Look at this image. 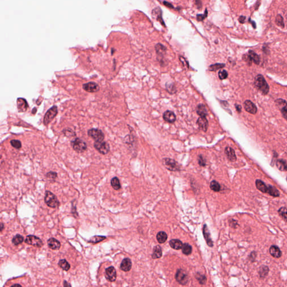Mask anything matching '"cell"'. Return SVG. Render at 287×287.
<instances>
[{
    "mask_svg": "<svg viewBox=\"0 0 287 287\" xmlns=\"http://www.w3.org/2000/svg\"><path fill=\"white\" fill-rule=\"evenodd\" d=\"M255 184L257 189L263 193L268 194L273 197H278L280 196L279 191L276 189V187L270 184L266 185L261 179H256Z\"/></svg>",
    "mask_w": 287,
    "mask_h": 287,
    "instance_id": "cell-1",
    "label": "cell"
},
{
    "mask_svg": "<svg viewBox=\"0 0 287 287\" xmlns=\"http://www.w3.org/2000/svg\"><path fill=\"white\" fill-rule=\"evenodd\" d=\"M255 85L263 94L266 95L269 92V86L263 75H258L255 77Z\"/></svg>",
    "mask_w": 287,
    "mask_h": 287,
    "instance_id": "cell-2",
    "label": "cell"
},
{
    "mask_svg": "<svg viewBox=\"0 0 287 287\" xmlns=\"http://www.w3.org/2000/svg\"><path fill=\"white\" fill-rule=\"evenodd\" d=\"M44 201L48 207L56 208L60 206V203L57 196L50 191H46L44 196Z\"/></svg>",
    "mask_w": 287,
    "mask_h": 287,
    "instance_id": "cell-3",
    "label": "cell"
},
{
    "mask_svg": "<svg viewBox=\"0 0 287 287\" xmlns=\"http://www.w3.org/2000/svg\"><path fill=\"white\" fill-rule=\"evenodd\" d=\"M71 145L74 150L77 153H83L87 149L86 143L79 138H76L71 141Z\"/></svg>",
    "mask_w": 287,
    "mask_h": 287,
    "instance_id": "cell-4",
    "label": "cell"
},
{
    "mask_svg": "<svg viewBox=\"0 0 287 287\" xmlns=\"http://www.w3.org/2000/svg\"><path fill=\"white\" fill-rule=\"evenodd\" d=\"M57 107L56 105L53 106L51 108L48 109L44 117V119H43L44 124L46 126L48 125L57 116Z\"/></svg>",
    "mask_w": 287,
    "mask_h": 287,
    "instance_id": "cell-5",
    "label": "cell"
},
{
    "mask_svg": "<svg viewBox=\"0 0 287 287\" xmlns=\"http://www.w3.org/2000/svg\"><path fill=\"white\" fill-rule=\"evenodd\" d=\"M175 278L178 283L182 286L186 285L189 280L187 272L182 269H179L177 270L175 276Z\"/></svg>",
    "mask_w": 287,
    "mask_h": 287,
    "instance_id": "cell-6",
    "label": "cell"
},
{
    "mask_svg": "<svg viewBox=\"0 0 287 287\" xmlns=\"http://www.w3.org/2000/svg\"><path fill=\"white\" fill-rule=\"evenodd\" d=\"M94 147L95 148L99 153L105 155L109 153L110 147L109 144L104 140L95 141L94 143Z\"/></svg>",
    "mask_w": 287,
    "mask_h": 287,
    "instance_id": "cell-7",
    "label": "cell"
},
{
    "mask_svg": "<svg viewBox=\"0 0 287 287\" xmlns=\"http://www.w3.org/2000/svg\"><path fill=\"white\" fill-rule=\"evenodd\" d=\"M88 135L94 139L95 141H103L104 138V134L102 130L97 128H92L88 130Z\"/></svg>",
    "mask_w": 287,
    "mask_h": 287,
    "instance_id": "cell-8",
    "label": "cell"
},
{
    "mask_svg": "<svg viewBox=\"0 0 287 287\" xmlns=\"http://www.w3.org/2000/svg\"><path fill=\"white\" fill-rule=\"evenodd\" d=\"M163 163L166 168L171 171H177L180 170V166L176 161L170 158L163 159Z\"/></svg>",
    "mask_w": 287,
    "mask_h": 287,
    "instance_id": "cell-9",
    "label": "cell"
},
{
    "mask_svg": "<svg viewBox=\"0 0 287 287\" xmlns=\"http://www.w3.org/2000/svg\"><path fill=\"white\" fill-rule=\"evenodd\" d=\"M25 242L31 246L37 247H41L43 245V243L40 238L35 235H29L26 237Z\"/></svg>",
    "mask_w": 287,
    "mask_h": 287,
    "instance_id": "cell-10",
    "label": "cell"
},
{
    "mask_svg": "<svg viewBox=\"0 0 287 287\" xmlns=\"http://www.w3.org/2000/svg\"><path fill=\"white\" fill-rule=\"evenodd\" d=\"M105 276L106 279L110 282L115 281L117 278V273L115 268L112 266L105 269Z\"/></svg>",
    "mask_w": 287,
    "mask_h": 287,
    "instance_id": "cell-11",
    "label": "cell"
},
{
    "mask_svg": "<svg viewBox=\"0 0 287 287\" xmlns=\"http://www.w3.org/2000/svg\"><path fill=\"white\" fill-rule=\"evenodd\" d=\"M83 89L89 93H96L100 90L99 85L94 82H89L83 84Z\"/></svg>",
    "mask_w": 287,
    "mask_h": 287,
    "instance_id": "cell-12",
    "label": "cell"
},
{
    "mask_svg": "<svg viewBox=\"0 0 287 287\" xmlns=\"http://www.w3.org/2000/svg\"><path fill=\"white\" fill-rule=\"evenodd\" d=\"M276 105L281 109V113L284 118L287 120V103L285 100L282 99H277L276 101Z\"/></svg>",
    "mask_w": 287,
    "mask_h": 287,
    "instance_id": "cell-13",
    "label": "cell"
},
{
    "mask_svg": "<svg viewBox=\"0 0 287 287\" xmlns=\"http://www.w3.org/2000/svg\"><path fill=\"white\" fill-rule=\"evenodd\" d=\"M244 108L250 113L255 115L257 113L258 109L255 104L250 100H247L244 103Z\"/></svg>",
    "mask_w": 287,
    "mask_h": 287,
    "instance_id": "cell-14",
    "label": "cell"
},
{
    "mask_svg": "<svg viewBox=\"0 0 287 287\" xmlns=\"http://www.w3.org/2000/svg\"><path fill=\"white\" fill-rule=\"evenodd\" d=\"M155 50L158 57H159V61H161V60L163 59L164 56L166 53V47L161 43H158L155 45Z\"/></svg>",
    "mask_w": 287,
    "mask_h": 287,
    "instance_id": "cell-15",
    "label": "cell"
},
{
    "mask_svg": "<svg viewBox=\"0 0 287 287\" xmlns=\"http://www.w3.org/2000/svg\"><path fill=\"white\" fill-rule=\"evenodd\" d=\"M17 107L19 112H24L28 108V104L24 98H19L17 99Z\"/></svg>",
    "mask_w": 287,
    "mask_h": 287,
    "instance_id": "cell-16",
    "label": "cell"
},
{
    "mask_svg": "<svg viewBox=\"0 0 287 287\" xmlns=\"http://www.w3.org/2000/svg\"><path fill=\"white\" fill-rule=\"evenodd\" d=\"M202 232H203V235H204V238L206 241V242H207V245L209 246V247H213L214 246V244H213V241L211 238V236H210V233L209 232V230H208L207 228V225L206 224H204V227H203V230H202Z\"/></svg>",
    "mask_w": 287,
    "mask_h": 287,
    "instance_id": "cell-17",
    "label": "cell"
},
{
    "mask_svg": "<svg viewBox=\"0 0 287 287\" xmlns=\"http://www.w3.org/2000/svg\"><path fill=\"white\" fill-rule=\"evenodd\" d=\"M47 244L48 247L53 250H58L61 247V243L57 240L55 238H50L47 241Z\"/></svg>",
    "mask_w": 287,
    "mask_h": 287,
    "instance_id": "cell-18",
    "label": "cell"
},
{
    "mask_svg": "<svg viewBox=\"0 0 287 287\" xmlns=\"http://www.w3.org/2000/svg\"><path fill=\"white\" fill-rule=\"evenodd\" d=\"M163 117L164 121L171 123H174L176 120V115L173 112L170 110L166 111L163 114Z\"/></svg>",
    "mask_w": 287,
    "mask_h": 287,
    "instance_id": "cell-19",
    "label": "cell"
},
{
    "mask_svg": "<svg viewBox=\"0 0 287 287\" xmlns=\"http://www.w3.org/2000/svg\"><path fill=\"white\" fill-rule=\"evenodd\" d=\"M132 268V262L129 258H124L120 265V269L123 271L127 272L131 270Z\"/></svg>",
    "mask_w": 287,
    "mask_h": 287,
    "instance_id": "cell-20",
    "label": "cell"
},
{
    "mask_svg": "<svg viewBox=\"0 0 287 287\" xmlns=\"http://www.w3.org/2000/svg\"><path fill=\"white\" fill-rule=\"evenodd\" d=\"M197 124L201 130L204 131H207L209 126L208 121L206 117H200L197 121Z\"/></svg>",
    "mask_w": 287,
    "mask_h": 287,
    "instance_id": "cell-21",
    "label": "cell"
},
{
    "mask_svg": "<svg viewBox=\"0 0 287 287\" xmlns=\"http://www.w3.org/2000/svg\"><path fill=\"white\" fill-rule=\"evenodd\" d=\"M152 15L158 21H159L163 25L165 26L164 22L162 19V12L161 10V8L156 7L152 11Z\"/></svg>",
    "mask_w": 287,
    "mask_h": 287,
    "instance_id": "cell-22",
    "label": "cell"
},
{
    "mask_svg": "<svg viewBox=\"0 0 287 287\" xmlns=\"http://www.w3.org/2000/svg\"><path fill=\"white\" fill-rule=\"evenodd\" d=\"M225 154L227 158L231 161H235L237 159L235 151L230 147H226L225 149Z\"/></svg>",
    "mask_w": 287,
    "mask_h": 287,
    "instance_id": "cell-23",
    "label": "cell"
},
{
    "mask_svg": "<svg viewBox=\"0 0 287 287\" xmlns=\"http://www.w3.org/2000/svg\"><path fill=\"white\" fill-rule=\"evenodd\" d=\"M269 253L270 255L275 258H279L281 256L282 253L280 248L276 245H273L269 248Z\"/></svg>",
    "mask_w": 287,
    "mask_h": 287,
    "instance_id": "cell-24",
    "label": "cell"
},
{
    "mask_svg": "<svg viewBox=\"0 0 287 287\" xmlns=\"http://www.w3.org/2000/svg\"><path fill=\"white\" fill-rule=\"evenodd\" d=\"M196 112L200 117H206L207 115V111L205 105L203 104H200L196 108Z\"/></svg>",
    "mask_w": 287,
    "mask_h": 287,
    "instance_id": "cell-25",
    "label": "cell"
},
{
    "mask_svg": "<svg viewBox=\"0 0 287 287\" xmlns=\"http://www.w3.org/2000/svg\"><path fill=\"white\" fill-rule=\"evenodd\" d=\"M169 245L174 250H178L182 248V247L183 246L182 242L180 240L177 239H173L169 241Z\"/></svg>",
    "mask_w": 287,
    "mask_h": 287,
    "instance_id": "cell-26",
    "label": "cell"
},
{
    "mask_svg": "<svg viewBox=\"0 0 287 287\" xmlns=\"http://www.w3.org/2000/svg\"><path fill=\"white\" fill-rule=\"evenodd\" d=\"M276 165L281 171H287V163L283 159H278L276 161Z\"/></svg>",
    "mask_w": 287,
    "mask_h": 287,
    "instance_id": "cell-27",
    "label": "cell"
},
{
    "mask_svg": "<svg viewBox=\"0 0 287 287\" xmlns=\"http://www.w3.org/2000/svg\"><path fill=\"white\" fill-rule=\"evenodd\" d=\"M162 256V249L160 246H156L153 249V252L152 254V258L153 259H157L161 258Z\"/></svg>",
    "mask_w": 287,
    "mask_h": 287,
    "instance_id": "cell-28",
    "label": "cell"
},
{
    "mask_svg": "<svg viewBox=\"0 0 287 287\" xmlns=\"http://www.w3.org/2000/svg\"><path fill=\"white\" fill-rule=\"evenodd\" d=\"M269 269L267 266L262 265L260 267L258 270V274L261 278H264L268 275Z\"/></svg>",
    "mask_w": 287,
    "mask_h": 287,
    "instance_id": "cell-29",
    "label": "cell"
},
{
    "mask_svg": "<svg viewBox=\"0 0 287 287\" xmlns=\"http://www.w3.org/2000/svg\"><path fill=\"white\" fill-rule=\"evenodd\" d=\"M168 235L166 233L163 231L159 232L156 235V240L159 243H163L167 240Z\"/></svg>",
    "mask_w": 287,
    "mask_h": 287,
    "instance_id": "cell-30",
    "label": "cell"
},
{
    "mask_svg": "<svg viewBox=\"0 0 287 287\" xmlns=\"http://www.w3.org/2000/svg\"><path fill=\"white\" fill-rule=\"evenodd\" d=\"M58 266L63 270L68 271L70 269V265L66 259H61L58 261Z\"/></svg>",
    "mask_w": 287,
    "mask_h": 287,
    "instance_id": "cell-31",
    "label": "cell"
},
{
    "mask_svg": "<svg viewBox=\"0 0 287 287\" xmlns=\"http://www.w3.org/2000/svg\"><path fill=\"white\" fill-rule=\"evenodd\" d=\"M110 184L112 187L115 190H118L121 188V184L120 182L119 179L117 177H115L112 178L110 181Z\"/></svg>",
    "mask_w": 287,
    "mask_h": 287,
    "instance_id": "cell-32",
    "label": "cell"
},
{
    "mask_svg": "<svg viewBox=\"0 0 287 287\" xmlns=\"http://www.w3.org/2000/svg\"><path fill=\"white\" fill-rule=\"evenodd\" d=\"M105 239H106V237L105 236H103V235H95V236L92 237V238H90V240L89 241V243H93V244H95V243H99V242L103 241V240H105Z\"/></svg>",
    "mask_w": 287,
    "mask_h": 287,
    "instance_id": "cell-33",
    "label": "cell"
},
{
    "mask_svg": "<svg viewBox=\"0 0 287 287\" xmlns=\"http://www.w3.org/2000/svg\"><path fill=\"white\" fill-rule=\"evenodd\" d=\"M182 251L185 255H189L192 251V246L187 243H185L183 244L182 247Z\"/></svg>",
    "mask_w": 287,
    "mask_h": 287,
    "instance_id": "cell-34",
    "label": "cell"
},
{
    "mask_svg": "<svg viewBox=\"0 0 287 287\" xmlns=\"http://www.w3.org/2000/svg\"><path fill=\"white\" fill-rule=\"evenodd\" d=\"M23 241H24V237L23 235L17 234L13 237L12 240V242L13 245H14L15 246H18L20 244L22 243Z\"/></svg>",
    "mask_w": 287,
    "mask_h": 287,
    "instance_id": "cell-35",
    "label": "cell"
},
{
    "mask_svg": "<svg viewBox=\"0 0 287 287\" xmlns=\"http://www.w3.org/2000/svg\"><path fill=\"white\" fill-rule=\"evenodd\" d=\"M195 278L197 280V281H199V283L201 285L205 284L207 282V279L206 276L204 274H201V273H197L196 274Z\"/></svg>",
    "mask_w": 287,
    "mask_h": 287,
    "instance_id": "cell-36",
    "label": "cell"
},
{
    "mask_svg": "<svg viewBox=\"0 0 287 287\" xmlns=\"http://www.w3.org/2000/svg\"><path fill=\"white\" fill-rule=\"evenodd\" d=\"M278 214L286 222H287V209L286 207H281L278 211Z\"/></svg>",
    "mask_w": 287,
    "mask_h": 287,
    "instance_id": "cell-37",
    "label": "cell"
},
{
    "mask_svg": "<svg viewBox=\"0 0 287 287\" xmlns=\"http://www.w3.org/2000/svg\"><path fill=\"white\" fill-rule=\"evenodd\" d=\"M248 55L250 56L251 58L252 59L253 62L256 65H258L260 63V58L258 54H256L253 51H249Z\"/></svg>",
    "mask_w": 287,
    "mask_h": 287,
    "instance_id": "cell-38",
    "label": "cell"
},
{
    "mask_svg": "<svg viewBox=\"0 0 287 287\" xmlns=\"http://www.w3.org/2000/svg\"><path fill=\"white\" fill-rule=\"evenodd\" d=\"M210 188L214 192H219L221 189L220 184L216 181H212L210 184Z\"/></svg>",
    "mask_w": 287,
    "mask_h": 287,
    "instance_id": "cell-39",
    "label": "cell"
},
{
    "mask_svg": "<svg viewBox=\"0 0 287 287\" xmlns=\"http://www.w3.org/2000/svg\"><path fill=\"white\" fill-rule=\"evenodd\" d=\"M225 66L223 63H215L209 67V70L210 71H215L219 69H222Z\"/></svg>",
    "mask_w": 287,
    "mask_h": 287,
    "instance_id": "cell-40",
    "label": "cell"
},
{
    "mask_svg": "<svg viewBox=\"0 0 287 287\" xmlns=\"http://www.w3.org/2000/svg\"><path fill=\"white\" fill-rule=\"evenodd\" d=\"M276 23L278 26L281 27V28H284V23L283 18L279 14L278 15L276 16Z\"/></svg>",
    "mask_w": 287,
    "mask_h": 287,
    "instance_id": "cell-41",
    "label": "cell"
},
{
    "mask_svg": "<svg viewBox=\"0 0 287 287\" xmlns=\"http://www.w3.org/2000/svg\"><path fill=\"white\" fill-rule=\"evenodd\" d=\"M10 144L12 147L17 149H19L22 148V143L18 140H12L10 141Z\"/></svg>",
    "mask_w": 287,
    "mask_h": 287,
    "instance_id": "cell-42",
    "label": "cell"
},
{
    "mask_svg": "<svg viewBox=\"0 0 287 287\" xmlns=\"http://www.w3.org/2000/svg\"><path fill=\"white\" fill-rule=\"evenodd\" d=\"M228 72L224 70H222L219 71L218 76L220 80H224L228 77Z\"/></svg>",
    "mask_w": 287,
    "mask_h": 287,
    "instance_id": "cell-43",
    "label": "cell"
},
{
    "mask_svg": "<svg viewBox=\"0 0 287 287\" xmlns=\"http://www.w3.org/2000/svg\"><path fill=\"white\" fill-rule=\"evenodd\" d=\"M46 177H47V178L50 179V180H55L56 178L57 177V173L55 172L50 171V172L47 173Z\"/></svg>",
    "mask_w": 287,
    "mask_h": 287,
    "instance_id": "cell-44",
    "label": "cell"
},
{
    "mask_svg": "<svg viewBox=\"0 0 287 287\" xmlns=\"http://www.w3.org/2000/svg\"><path fill=\"white\" fill-rule=\"evenodd\" d=\"M166 89L167 91L171 94L174 93L176 92V87L174 85V84H166Z\"/></svg>",
    "mask_w": 287,
    "mask_h": 287,
    "instance_id": "cell-45",
    "label": "cell"
},
{
    "mask_svg": "<svg viewBox=\"0 0 287 287\" xmlns=\"http://www.w3.org/2000/svg\"><path fill=\"white\" fill-rule=\"evenodd\" d=\"M243 60L246 62H247V64L250 66L252 65V62H253V60L250 57V56H249V55H244L243 56Z\"/></svg>",
    "mask_w": 287,
    "mask_h": 287,
    "instance_id": "cell-46",
    "label": "cell"
},
{
    "mask_svg": "<svg viewBox=\"0 0 287 287\" xmlns=\"http://www.w3.org/2000/svg\"><path fill=\"white\" fill-rule=\"evenodd\" d=\"M198 163L201 166H205L206 165V161L201 155H199L198 156Z\"/></svg>",
    "mask_w": 287,
    "mask_h": 287,
    "instance_id": "cell-47",
    "label": "cell"
},
{
    "mask_svg": "<svg viewBox=\"0 0 287 287\" xmlns=\"http://www.w3.org/2000/svg\"><path fill=\"white\" fill-rule=\"evenodd\" d=\"M207 10H205V12L204 14H202V15H201V14L197 15L196 18H197V20L198 21H200L201 22V21L204 20L205 19V17H207Z\"/></svg>",
    "mask_w": 287,
    "mask_h": 287,
    "instance_id": "cell-48",
    "label": "cell"
},
{
    "mask_svg": "<svg viewBox=\"0 0 287 287\" xmlns=\"http://www.w3.org/2000/svg\"><path fill=\"white\" fill-rule=\"evenodd\" d=\"M179 60H180L181 62L182 63V65H183V66H184L186 67H186H187V68H188V67H189V63H188V62H187V61L185 60V58H184L183 57L180 56V57H179Z\"/></svg>",
    "mask_w": 287,
    "mask_h": 287,
    "instance_id": "cell-49",
    "label": "cell"
},
{
    "mask_svg": "<svg viewBox=\"0 0 287 287\" xmlns=\"http://www.w3.org/2000/svg\"><path fill=\"white\" fill-rule=\"evenodd\" d=\"M249 258H250V260L251 261H254L255 260V259L256 258V253L255 251H253L252 253H250V255L249 256Z\"/></svg>",
    "mask_w": 287,
    "mask_h": 287,
    "instance_id": "cell-50",
    "label": "cell"
},
{
    "mask_svg": "<svg viewBox=\"0 0 287 287\" xmlns=\"http://www.w3.org/2000/svg\"><path fill=\"white\" fill-rule=\"evenodd\" d=\"M230 225L233 228H236L238 225L237 221L235 219H231L230 221Z\"/></svg>",
    "mask_w": 287,
    "mask_h": 287,
    "instance_id": "cell-51",
    "label": "cell"
},
{
    "mask_svg": "<svg viewBox=\"0 0 287 287\" xmlns=\"http://www.w3.org/2000/svg\"><path fill=\"white\" fill-rule=\"evenodd\" d=\"M195 5L199 10H201L202 8V2L201 0H195Z\"/></svg>",
    "mask_w": 287,
    "mask_h": 287,
    "instance_id": "cell-52",
    "label": "cell"
},
{
    "mask_svg": "<svg viewBox=\"0 0 287 287\" xmlns=\"http://www.w3.org/2000/svg\"><path fill=\"white\" fill-rule=\"evenodd\" d=\"M163 4H164V6H166L167 7H169L170 9H173L174 8V7H173V6L172 4H171L170 3H169V2H166V1H164L163 2Z\"/></svg>",
    "mask_w": 287,
    "mask_h": 287,
    "instance_id": "cell-53",
    "label": "cell"
},
{
    "mask_svg": "<svg viewBox=\"0 0 287 287\" xmlns=\"http://www.w3.org/2000/svg\"><path fill=\"white\" fill-rule=\"evenodd\" d=\"M245 20H246V17H243V16H241V17H240V18H239V19H238L239 22H240V23H242V24L245 23Z\"/></svg>",
    "mask_w": 287,
    "mask_h": 287,
    "instance_id": "cell-54",
    "label": "cell"
},
{
    "mask_svg": "<svg viewBox=\"0 0 287 287\" xmlns=\"http://www.w3.org/2000/svg\"><path fill=\"white\" fill-rule=\"evenodd\" d=\"M235 108H236V109L240 113L241 112L242 107L240 105H237V104H235Z\"/></svg>",
    "mask_w": 287,
    "mask_h": 287,
    "instance_id": "cell-55",
    "label": "cell"
},
{
    "mask_svg": "<svg viewBox=\"0 0 287 287\" xmlns=\"http://www.w3.org/2000/svg\"><path fill=\"white\" fill-rule=\"evenodd\" d=\"M250 22L251 23L253 24V28H254V29H255V28H256V23H255L253 21H252V20L251 21V20H250Z\"/></svg>",
    "mask_w": 287,
    "mask_h": 287,
    "instance_id": "cell-56",
    "label": "cell"
},
{
    "mask_svg": "<svg viewBox=\"0 0 287 287\" xmlns=\"http://www.w3.org/2000/svg\"><path fill=\"white\" fill-rule=\"evenodd\" d=\"M63 286H64L65 287V286H71V284H69V283H67V282H66V281H64V283H63Z\"/></svg>",
    "mask_w": 287,
    "mask_h": 287,
    "instance_id": "cell-57",
    "label": "cell"
},
{
    "mask_svg": "<svg viewBox=\"0 0 287 287\" xmlns=\"http://www.w3.org/2000/svg\"><path fill=\"white\" fill-rule=\"evenodd\" d=\"M3 229H4V224L3 223H1V232L2 231Z\"/></svg>",
    "mask_w": 287,
    "mask_h": 287,
    "instance_id": "cell-58",
    "label": "cell"
},
{
    "mask_svg": "<svg viewBox=\"0 0 287 287\" xmlns=\"http://www.w3.org/2000/svg\"><path fill=\"white\" fill-rule=\"evenodd\" d=\"M14 286H21V285H20L19 284H14V285L12 286V287H14Z\"/></svg>",
    "mask_w": 287,
    "mask_h": 287,
    "instance_id": "cell-59",
    "label": "cell"
},
{
    "mask_svg": "<svg viewBox=\"0 0 287 287\" xmlns=\"http://www.w3.org/2000/svg\"><path fill=\"white\" fill-rule=\"evenodd\" d=\"M286 17H287V15H286Z\"/></svg>",
    "mask_w": 287,
    "mask_h": 287,
    "instance_id": "cell-60",
    "label": "cell"
},
{
    "mask_svg": "<svg viewBox=\"0 0 287 287\" xmlns=\"http://www.w3.org/2000/svg\"></svg>",
    "mask_w": 287,
    "mask_h": 287,
    "instance_id": "cell-61",
    "label": "cell"
}]
</instances>
